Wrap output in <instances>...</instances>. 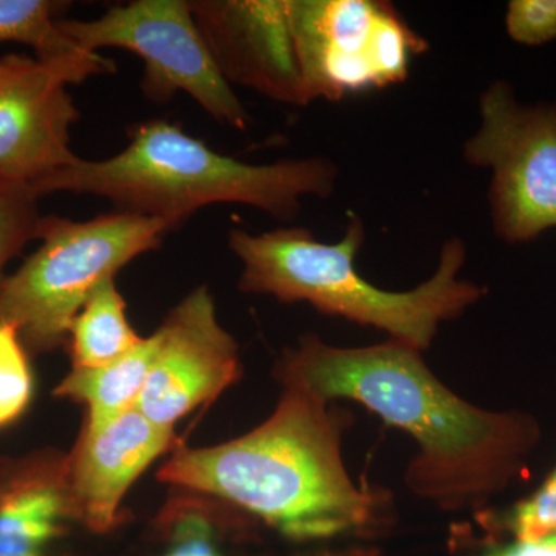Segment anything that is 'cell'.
I'll list each match as a JSON object with an SVG mask.
<instances>
[{"label":"cell","mask_w":556,"mask_h":556,"mask_svg":"<svg viewBox=\"0 0 556 556\" xmlns=\"http://www.w3.org/2000/svg\"><path fill=\"white\" fill-rule=\"evenodd\" d=\"M58 9L60 3L47 0H0V43L31 47L42 64L70 70L83 80L115 72V62L80 49L62 33Z\"/></svg>","instance_id":"cell-16"},{"label":"cell","mask_w":556,"mask_h":556,"mask_svg":"<svg viewBox=\"0 0 556 556\" xmlns=\"http://www.w3.org/2000/svg\"><path fill=\"white\" fill-rule=\"evenodd\" d=\"M174 223L116 212L89 222L42 217L40 247L0 289V320L38 353L67 342L84 303L131 260L160 247Z\"/></svg>","instance_id":"cell-5"},{"label":"cell","mask_w":556,"mask_h":556,"mask_svg":"<svg viewBox=\"0 0 556 556\" xmlns=\"http://www.w3.org/2000/svg\"><path fill=\"white\" fill-rule=\"evenodd\" d=\"M478 556H556V535L529 541H510Z\"/></svg>","instance_id":"cell-22"},{"label":"cell","mask_w":556,"mask_h":556,"mask_svg":"<svg viewBox=\"0 0 556 556\" xmlns=\"http://www.w3.org/2000/svg\"><path fill=\"white\" fill-rule=\"evenodd\" d=\"M177 444L175 430L153 424L137 407L100 428L84 427L68 453V481L79 525L108 533L135 481Z\"/></svg>","instance_id":"cell-12"},{"label":"cell","mask_w":556,"mask_h":556,"mask_svg":"<svg viewBox=\"0 0 556 556\" xmlns=\"http://www.w3.org/2000/svg\"><path fill=\"white\" fill-rule=\"evenodd\" d=\"M28 58H21L13 54V56L5 58V60H0V86L5 84L7 80L14 78V76L20 75L22 70L27 67Z\"/></svg>","instance_id":"cell-23"},{"label":"cell","mask_w":556,"mask_h":556,"mask_svg":"<svg viewBox=\"0 0 556 556\" xmlns=\"http://www.w3.org/2000/svg\"><path fill=\"white\" fill-rule=\"evenodd\" d=\"M159 351L137 408L175 430L178 420L217 401L241 376L239 345L222 327L206 287L193 289L156 329Z\"/></svg>","instance_id":"cell-9"},{"label":"cell","mask_w":556,"mask_h":556,"mask_svg":"<svg viewBox=\"0 0 556 556\" xmlns=\"http://www.w3.org/2000/svg\"><path fill=\"white\" fill-rule=\"evenodd\" d=\"M506 30L521 46L540 47L556 39V0H511Z\"/></svg>","instance_id":"cell-21"},{"label":"cell","mask_w":556,"mask_h":556,"mask_svg":"<svg viewBox=\"0 0 556 556\" xmlns=\"http://www.w3.org/2000/svg\"><path fill=\"white\" fill-rule=\"evenodd\" d=\"M38 197L30 186L0 179V289L10 260L38 237Z\"/></svg>","instance_id":"cell-19"},{"label":"cell","mask_w":556,"mask_h":556,"mask_svg":"<svg viewBox=\"0 0 556 556\" xmlns=\"http://www.w3.org/2000/svg\"><path fill=\"white\" fill-rule=\"evenodd\" d=\"M364 241L358 217L350 218L336 243L314 239L303 228L229 233V248L243 266L241 291L281 303H308L325 316L378 329L388 340L420 353L433 345L442 325L463 317L485 295V288L460 277L467 258L463 240L445 241L433 276L409 291L378 288L358 274L356 258Z\"/></svg>","instance_id":"cell-4"},{"label":"cell","mask_w":556,"mask_h":556,"mask_svg":"<svg viewBox=\"0 0 556 556\" xmlns=\"http://www.w3.org/2000/svg\"><path fill=\"white\" fill-rule=\"evenodd\" d=\"M142 339L127 320L126 302L115 280L105 281L84 303L70 328L72 368L108 365L130 353Z\"/></svg>","instance_id":"cell-17"},{"label":"cell","mask_w":556,"mask_h":556,"mask_svg":"<svg viewBox=\"0 0 556 556\" xmlns=\"http://www.w3.org/2000/svg\"><path fill=\"white\" fill-rule=\"evenodd\" d=\"M79 83L70 70L30 60L0 86V179L38 193L51 175L79 159L70 150V127L79 113L67 91Z\"/></svg>","instance_id":"cell-11"},{"label":"cell","mask_w":556,"mask_h":556,"mask_svg":"<svg viewBox=\"0 0 556 556\" xmlns=\"http://www.w3.org/2000/svg\"><path fill=\"white\" fill-rule=\"evenodd\" d=\"M190 9L229 84L283 104L308 105L289 0H199Z\"/></svg>","instance_id":"cell-10"},{"label":"cell","mask_w":556,"mask_h":556,"mask_svg":"<svg viewBox=\"0 0 556 556\" xmlns=\"http://www.w3.org/2000/svg\"><path fill=\"white\" fill-rule=\"evenodd\" d=\"M478 522L492 538L529 541L556 535V467L535 492L504 510L479 511Z\"/></svg>","instance_id":"cell-18"},{"label":"cell","mask_w":556,"mask_h":556,"mask_svg":"<svg viewBox=\"0 0 556 556\" xmlns=\"http://www.w3.org/2000/svg\"><path fill=\"white\" fill-rule=\"evenodd\" d=\"M289 17L306 104L404 83L428 49L382 0H289Z\"/></svg>","instance_id":"cell-6"},{"label":"cell","mask_w":556,"mask_h":556,"mask_svg":"<svg viewBox=\"0 0 556 556\" xmlns=\"http://www.w3.org/2000/svg\"><path fill=\"white\" fill-rule=\"evenodd\" d=\"M75 525L68 453L0 456V556H70L58 546Z\"/></svg>","instance_id":"cell-13"},{"label":"cell","mask_w":556,"mask_h":556,"mask_svg":"<svg viewBox=\"0 0 556 556\" xmlns=\"http://www.w3.org/2000/svg\"><path fill=\"white\" fill-rule=\"evenodd\" d=\"M277 380H294L336 404L350 401L415 441L404 484L439 510H485L525 478L541 442L535 416L471 404L428 368L424 353L394 342L343 348L305 334L288 348Z\"/></svg>","instance_id":"cell-1"},{"label":"cell","mask_w":556,"mask_h":556,"mask_svg":"<svg viewBox=\"0 0 556 556\" xmlns=\"http://www.w3.org/2000/svg\"><path fill=\"white\" fill-rule=\"evenodd\" d=\"M178 492L156 517V532L163 540L156 556H232L225 541L255 522L214 497Z\"/></svg>","instance_id":"cell-15"},{"label":"cell","mask_w":556,"mask_h":556,"mask_svg":"<svg viewBox=\"0 0 556 556\" xmlns=\"http://www.w3.org/2000/svg\"><path fill=\"white\" fill-rule=\"evenodd\" d=\"M464 160L492 172L493 230L508 244L536 240L556 228V102L522 104L507 80L479 97V127Z\"/></svg>","instance_id":"cell-7"},{"label":"cell","mask_w":556,"mask_h":556,"mask_svg":"<svg viewBox=\"0 0 556 556\" xmlns=\"http://www.w3.org/2000/svg\"><path fill=\"white\" fill-rule=\"evenodd\" d=\"M339 170L324 156L251 164L223 155L167 121L130 130L127 148L112 159L75 163L43 181L38 195H94L119 212L166 219L178 226L212 204H244L289 222L306 197L328 199Z\"/></svg>","instance_id":"cell-3"},{"label":"cell","mask_w":556,"mask_h":556,"mask_svg":"<svg viewBox=\"0 0 556 556\" xmlns=\"http://www.w3.org/2000/svg\"><path fill=\"white\" fill-rule=\"evenodd\" d=\"M60 28L91 53L113 47L138 54L144 61L141 86L149 100L167 102L185 91L218 123L248 129L251 116L219 72L190 2L137 0L112 7L97 20L60 21Z\"/></svg>","instance_id":"cell-8"},{"label":"cell","mask_w":556,"mask_h":556,"mask_svg":"<svg viewBox=\"0 0 556 556\" xmlns=\"http://www.w3.org/2000/svg\"><path fill=\"white\" fill-rule=\"evenodd\" d=\"M268 419L211 447L175 444L156 478L228 504L294 544L375 541L393 522L386 489L357 484L343 460L353 413L294 382L278 380Z\"/></svg>","instance_id":"cell-2"},{"label":"cell","mask_w":556,"mask_h":556,"mask_svg":"<svg viewBox=\"0 0 556 556\" xmlns=\"http://www.w3.org/2000/svg\"><path fill=\"white\" fill-rule=\"evenodd\" d=\"M33 396V375L20 336L0 320V430L24 415Z\"/></svg>","instance_id":"cell-20"},{"label":"cell","mask_w":556,"mask_h":556,"mask_svg":"<svg viewBox=\"0 0 556 556\" xmlns=\"http://www.w3.org/2000/svg\"><path fill=\"white\" fill-rule=\"evenodd\" d=\"M159 351V334L142 339L123 357L98 368H72L54 390L58 397L87 405L86 428H100L137 407Z\"/></svg>","instance_id":"cell-14"}]
</instances>
